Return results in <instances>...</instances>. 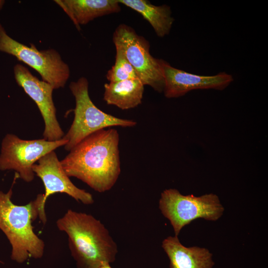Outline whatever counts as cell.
<instances>
[{
    "label": "cell",
    "instance_id": "7c38bea8",
    "mask_svg": "<svg viewBox=\"0 0 268 268\" xmlns=\"http://www.w3.org/2000/svg\"><path fill=\"white\" fill-rule=\"evenodd\" d=\"M78 30L94 19L119 12L118 0H55Z\"/></svg>",
    "mask_w": 268,
    "mask_h": 268
},
{
    "label": "cell",
    "instance_id": "ac0fdd59",
    "mask_svg": "<svg viewBox=\"0 0 268 268\" xmlns=\"http://www.w3.org/2000/svg\"><path fill=\"white\" fill-rule=\"evenodd\" d=\"M4 3H5L4 0H0V11L1 10Z\"/></svg>",
    "mask_w": 268,
    "mask_h": 268
},
{
    "label": "cell",
    "instance_id": "277c9868",
    "mask_svg": "<svg viewBox=\"0 0 268 268\" xmlns=\"http://www.w3.org/2000/svg\"><path fill=\"white\" fill-rule=\"evenodd\" d=\"M88 81L85 77L70 82L69 88L75 100L74 119L63 138L67 141L64 146L69 151L86 137L99 130L111 127H133L136 122L107 114L98 108L88 93Z\"/></svg>",
    "mask_w": 268,
    "mask_h": 268
},
{
    "label": "cell",
    "instance_id": "9a60e30c",
    "mask_svg": "<svg viewBox=\"0 0 268 268\" xmlns=\"http://www.w3.org/2000/svg\"><path fill=\"white\" fill-rule=\"evenodd\" d=\"M118 1L140 13L149 23L158 37L162 38L169 34L174 18L172 16L169 5H155L147 0H118Z\"/></svg>",
    "mask_w": 268,
    "mask_h": 268
},
{
    "label": "cell",
    "instance_id": "5bb4252c",
    "mask_svg": "<svg viewBox=\"0 0 268 268\" xmlns=\"http://www.w3.org/2000/svg\"><path fill=\"white\" fill-rule=\"evenodd\" d=\"M144 86L138 78L105 83L103 99L108 105L131 109L141 103Z\"/></svg>",
    "mask_w": 268,
    "mask_h": 268
},
{
    "label": "cell",
    "instance_id": "8fae6325",
    "mask_svg": "<svg viewBox=\"0 0 268 268\" xmlns=\"http://www.w3.org/2000/svg\"><path fill=\"white\" fill-rule=\"evenodd\" d=\"M164 86L167 98H178L194 90L213 89L222 90L234 80L231 74L221 72L214 75H201L176 68L163 60Z\"/></svg>",
    "mask_w": 268,
    "mask_h": 268
},
{
    "label": "cell",
    "instance_id": "9c48e42d",
    "mask_svg": "<svg viewBox=\"0 0 268 268\" xmlns=\"http://www.w3.org/2000/svg\"><path fill=\"white\" fill-rule=\"evenodd\" d=\"M14 78L17 84L36 104L44 120L43 136L49 141H56L64 136L57 118L56 108L53 100V87L39 80L27 67L17 64L13 67Z\"/></svg>",
    "mask_w": 268,
    "mask_h": 268
},
{
    "label": "cell",
    "instance_id": "2e32d148",
    "mask_svg": "<svg viewBox=\"0 0 268 268\" xmlns=\"http://www.w3.org/2000/svg\"><path fill=\"white\" fill-rule=\"evenodd\" d=\"M116 59L114 65L107 71L106 77L110 82H117L129 79L139 78L134 68L129 63L122 50L115 47Z\"/></svg>",
    "mask_w": 268,
    "mask_h": 268
},
{
    "label": "cell",
    "instance_id": "6da1fadb",
    "mask_svg": "<svg viewBox=\"0 0 268 268\" xmlns=\"http://www.w3.org/2000/svg\"><path fill=\"white\" fill-rule=\"evenodd\" d=\"M119 139V133L113 128L92 133L60 161L64 171L96 192L111 190L121 173Z\"/></svg>",
    "mask_w": 268,
    "mask_h": 268
},
{
    "label": "cell",
    "instance_id": "7a4b0ae2",
    "mask_svg": "<svg viewBox=\"0 0 268 268\" xmlns=\"http://www.w3.org/2000/svg\"><path fill=\"white\" fill-rule=\"evenodd\" d=\"M56 224L68 236L77 268H98L103 263L115 261L117 244L104 225L92 215L68 209Z\"/></svg>",
    "mask_w": 268,
    "mask_h": 268
},
{
    "label": "cell",
    "instance_id": "4fadbf2b",
    "mask_svg": "<svg viewBox=\"0 0 268 268\" xmlns=\"http://www.w3.org/2000/svg\"><path fill=\"white\" fill-rule=\"evenodd\" d=\"M162 247L170 261V268H212L214 263L212 254L205 248L195 246L186 247L178 236L164 239Z\"/></svg>",
    "mask_w": 268,
    "mask_h": 268
},
{
    "label": "cell",
    "instance_id": "8992f818",
    "mask_svg": "<svg viewBox=\"0 0 268 268\" xmlns=\"http://www.w3.org/2000/svg\"><path fill=\"white\" fill-rule=\"evenodd\" d=\"M29 47L12 38L0 23V51L15 57L37 71L42 80L54 89L65 86L70 76L68 65L54 49L39 50L34 44Z\"/></svg>",
    "mask_w": 268,
    "mask_h": 268
},
{
    "label": "cell",
    "instance_id": "30bf717a",
    "mask_svg": "<svg viewBox=\"0 0 268 268\" xmlns=\"http://www.w3.org/2000/svg\"><path fill=\"white\" fill-rule=\"evenodd\" d=\"M32 169L44 185V205H45L50 196L58 193L66 194L77 202H81L84 204H91L94 202L90 193L78 188L72 183L64 171L55 151L42 156L37 163L33 165Z\"/></svg>",
    "mask_w": 268,
    "mask_h": 268
},
{
    "label": "cell",
    "instance_id": "e0dca14e",
    "mask_svg": "<svg viewBox=\"0 0 268 268\" xmlns=\"http://www.w3.org/2000/svg\"><path fill=\"white\" fill-rule=\"evenodd\" d=\"M98 268H112L110 264L108 263H102Z\"/></svg>",
    "mask_w": 268,
    "mask_h": 268
},
{
    "label": "cell",
    "instance_id": "3957f363",
    "mask_svg": "<svg viewBox=\"0 0 268 268\" xmlns=\"http://www.w3.org/2000/svg\"><path fill=\"white\" fill-rule=\"evenodd\" d=\"M12 188L7 193L0 191V229L11 246L10 258L18 263L30 258L40 259L45 243L34 232L32 222L37 218L43 224L47 222L41 194L27 204L16 205L11 201Z\"/></svg>",
    "mask_w": 268,
    "mask_h": 268
},
{
    "label": "cell",
    "instance_id": "52a82bcc",
    "mask_svg": "<svg viewBox=\"0 0 268 268\" xmlns=\"http://www.w3.org/2000/svg\"><path fill=\"white\" fill-rule=\"evenodd\" d=\"M113 41L115 47L122 50L144 85L150 86L160 93L163 91V60L151 56L148 41L125 24L116 28Z\"/></svg>",
    "mask_w": 268,
    "mask_h": 268
},
{
    "label": "cell",
    "instance_id": "ba28073f",
    "mask_svg": "<svg viewBox=\"0 0 268 268\" xmlns=\"http://www.w3.org/2000/svg\"><path fill=\"white\" fill-rule=\"evenodd\" d=\"M63 137L56 141L45 139L24 140L7 134L3 138L0 153V170H14L24 181L32 182L35 177L32 167L42 156L65 146Z\"/></svg>",
    "mask_w": 268,
    "mask_h": 268
},
{
    "label": "cell",
    "instance_id": "5b68a950",
    "mask_svg": "<svg viewBox=\"0 0 268 268\" xmlns=\"http://www.w3.org/2000/svg\"><path fill=\"white\" fill-rule=\"evenodd\" d=\"M159 208L169 220L176 236L192 221L198 218L216 221L224 211L218 197L215 194H205L201 197L184 196L175 189H166L162 192Z\"/></svg>",
    "mask_w": 268,
    "mask_h": 268
}]
</instances>
